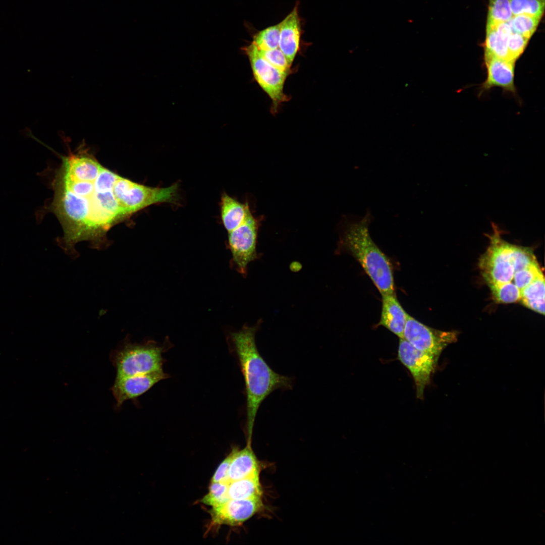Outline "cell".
<instances>
[{
    "mask_svg": "<svg viewBox=\"0 0 545 545\" xmlns=\"http://www.w3.org/2000/svg\"><path fill=\"white\" fill-rule=\"evenodd\" d=\"M62 159L48 209L56 215L63 230L60 247L75 259L79 255L75 246L81 241H88L98 250L105 249L109 245L107 232L128 216L114 193L119 175L84 150L62 156Z\"/></svg>",
    "mask_w": 545,
    "mask_h": 545,
    "instance_id": "obj_1",
    "label": "cell"
},
{
    "mask_svg": "<svg viewBox=\"0 0 545 545\" xmlns=\"http://www.w3.org/2000/svg\"><path fill=\"white\" fill-rule=\"evenodd\" d=\"M492 227L486 235L489 245L478 263L481 275L498 300L520 301L522 290L543 273L531 248L510 243L497 224L492 223Z\"/></svg>",
    "mask_w": 545,
    "mask_h": 545,
    "instance_id": "obj_2",
    "label": "cell"
},
{
    "mask_svg": "<svg viewBox=\"0 0 545 545\" xmlns=\"http://www.w3.org/2000/svg\"><path fill=\"white\" fill-rule=\"evenodd\" d=\"M258 327L245 325L230 335L245 382L248 439H251L256 414L262 402L276 390H290L293 387V379L273 370L259 353L255 338Z\"/></svg>",
    "mask_w": 545,
    "mask_h": 545,
    "instance_id": "obj_3",
    "label": "cell"
},
{
    "mask_svg": "<svg viewBox=\"0 0 545 545\" xmlns=\"http://www.w3.org/2000/svg\"><path fill=\"white\" fill-rule=\"evenodd\" d=\"M373 217L368 209L363 216L346 217L342 225L340 247L360 264L382 296L395 292L392 266L371 238L369 231Z\"/></svg>",
    "mask_w": 545,
    "mask_h": 545,
    "instance_id": "obj_4",
    "label": "cell"
},
{
    "mask_svg": "<svg viewBox=\"0 0 545 545\" xmlns=\"http://www.w3.org/2000/svg\"><path fill=\"white\" fill-rule=\"evenodd\" d=\"M164 347L153 341L133 343L128 336L110 354L116 378L162 370Z\"/></svg>",
    "mask_w": 545,
    "mask_h": 545,
    "instance_id": "obj_5",
    "label": "cell"
},
{
    "mask_svg": "<svg viewBox=\"0 0 545 545\" xmlns=\"http://www.w3.org/2000/svg\"><path fill=\"white\" fill-rule=\"evenodd\" d=\"M178 188L177 184L167 187H150L121 176L114 186L119 203L128 216L154 204L174 202Z\"/></svg>",
    "mask_w": 545,
    "mask_h": 545,
    "instance_id": "obj_6",
    "label": "cell"
},
{
    "mask_svg": "<svg viewBox=\"0 0 545 545\" xmlns=\"http://www.w3.org/2000/svg\"><path fill=\"white\" fill-rule=\"evenodd\" d=\"M242 49L248 58L255 81L271 99L275 112L280 104L287 100L284 86L289 73L277 69L267 62L253 43Z\"/></svg>",
    "mask_w": 545,
    "mask_h": 545,
    "instance_id": "obj_7",
    "label": "cell"
},
{
    "mask_svg": "<svg viewBox=\"0 0 545 545\" xmlns=\"http://www.w3.org/2000/svg\"><path fill=\"white\" fill-rule=\"evenodd\" d=\"M257 232V222L251 213L241 225L228 232L231 266L243 276L247 275L249 263L258 258Z\"/></svg>",
    "mask_w": 545,
    "mask_h": 545,
    "instance_id": "obj_8",
    "label": "cell"
},
{
    "mask_svg": "<svg viewBox=\"0 0 545 545\" xmlns=\"http://www.w3.org/2000/svg\"><path fill=\"white\" fill-rule=\"evenodd\" d=\"M455 331L430 328L408 314L404 338L416 349L439 358L444 349L457 340Z\"/></svg>",
    "mask_w": 545,
    "mask_h": 545,
    "instance_id": "obj_9",
    "label": "cell"
},
{
    "mask_svg": "<svg viewBox=\"0 0 545 545\" xmlns=\"http://www.w3.org/2000/svg\"><path fill=\"white\" fill-rule=\"evenodd\" d=\"M398 358L413 377L416 397L423 399L425 389L430 383L439 358L416 349L404 339H400Z\"/></svg>",
    "mask_w": 545,
    "mask_h": 545,
    "instance_id": "obj_10",
    "label": "cell"
},
{
    "mask_svg": "<svg viewBox=\"0 0 545 545\" xmlns=\"http://www.w3.org/2000/svg\"><path fill=\"white\" fill-rule=\"evenodd\" d=\"M262 508L261 497L230 499L221 505L212 507L210 514L215 524L236 526L250 519Z\"/></svg>",
    "mask_w": 545,
    "mask_h": 545,
    "instance_id": "obj_11",
    "label": "cell"
},
{
    "mask_svg": "<svg viewBox=\"0 0 545 545\" xmlns=\"http://www.w3.org/2000/svg\"><path fill=\"white\" fill-rule=\"evenodd\" d=\"M169 377L163 370L116 378L112 391L119 408L129 400H133L148 391L155 384Z\"/></svg>",
    "mask_w": 545,
    "mask_h": 545,
    "instance_id": "obj_12",
    "label": "cell"
},
{
    "mask_svg": "<svg viewBox=\"0 0 545 545\" xmlns=\"http://www.w3.org/2000/svg\"><path fill=\"white\" fill-rule=\"evenodd\" d=\"M486 77L481 84L480 94L498 87L505 92L516 94L514 83L515 62L484 55Z\"/></svg>",
    "mask_w": 545,
    "mask_h": 545,
    "instance_id": "obj_13",
    "label": "cell"
},
{
    "mask_svg": "<svg viewBox=\"0 0 545 545\" xmlns=\"http://www.w3.org/2000/svg\"><path fill=\"white\" fill-rule=\"evenodd\" d=\"M280 24L279 48L291 65L299 49L301 34L298 4L296 5Z\"/></svg>",
    "mask_w": 545,
    "mask_h": 545,
    "instance_id": "obj_14",
    "label": "cell"
},
{
    "mask_svg": "<svg viewBox=\"0 0 545 545\" xmlns=\"http://www.w3.org/2000/svg\"><path fill=\"white\" fill-rule=\"evenodd\" d=\"M407 315L395 293L382 296V308L378 325L386 328L399 339H403Z\"/></svg>",
    "mask_w": 545,
    "mask_h": 545,
    "instance_id": "obj_15",
    "label": "cell"
},
{
    "mask_svg": "<svg viewBox=\"0 0 545 545\" xmlns=\"http://www.w3.org/2000/svg\"><path fill=\"white\" fill-rule=\"evenodd\" d=\"M248 441L247 446L235 452L229 469L227 483L259 474V461Z\"/></svg>",
    "mask_w": 545,
    "mask_h": 545,
    "instance_id": "obj_16",
    "label": "cell"
},
{
    "mask_svg": "<svg viewBox=\"0 0 545 545\" xmlns=\"http://www.w3.org/2000/svg\"><path fill=\"white\" fill-rule=\"evenodd\" d=\"M511 32L508 21L487 24L484 55L510 61L508 51V42Z\"/></svg>",
    "mask_w": 545,
    "mask_h": 545,
    "instance_id": "obj_17",
    "label": "cell"
},
{
    "mask_svg": "<svg viewBox=\"0 0 545 545\" xmlns=\"http://www.w3.org/2000/svg\"><path fill=\"white\" fill-rule=\"evenodd\" d=\"M251 213L247 203H242L227 194H223L221 204V218L228 232L241 225Z\"/></svg>",
    "mask_w": 545,
    "mask_h": 545,
    "instance_id": "obj_18",
    "label": "cell"
},
{
    "mask_svg": "<svg viewBox=\"0 0 545 545\" xmlns=\"http://www.w3.org/2000/svg\"><path fill=\"white\" fill-rule=\"evenodd\" d=\"M544 278L541 274L522 290L520 301L531 310L544 315Z\"/></svg>",
    "mask_w": 545,
    "mask_h": 545,
    "instance_id": "obj_19",
    "label": "cell"
},
{
    "mask_svg": "<svg viewBox=\"0 0 545 545\" xmlns=\"http://www.w3.org/2000/svg\"><path fill=\"white\" fill-rule=\"evenodd\" d=\"M262 494L259 474L228 483V495L230 499L240 500L261 497Z\"/></svg>",
    "mask_w": 545,
    "mask_h": 545,
    "instance_id": "obj_20",
    "label": "cell"
},
{
    "mask_svg": "<svg viewBox=\"0 0 545 545\" xmlns=\"http://www.w3.org/2000/svg\"><path fill=\"white\" fill-rule=\"evenodd\" d=\"M280 28L279 23L259 31L254 35L252 42L260 50H270L278 48Z\"/></svg>",
    "mask_w": 545,
    "mask_h": 545,
    "instance_id": "obj_21",
    "label": "cell"
},
{
    "mask_svg": "<svg viewBox=\"0 0 545 545\" xmlns=\"http://www.w3.org/2000/svg\"><path fill=\"white\" fill-rule=\"evenodd\" d=\"M541 18L525 14L513 15L508 23L512 32L530 38L535 31Z\"/></svg>",
    "mask_w": 545,
    "mask_h": 545,
    "instance_id": "obj_22",
    "label": "cell"
},
{
    "mask_svg": "<svg viewBox=\"0 0 545 545\" xmlns=\"http://www.w3.org/2000/svg\"><path fill=\"white\" fill-rule=\"evenodd\" d=\"M513 16L510 0H489L487 24L507 22Z\"/></svg>",
    "mask_w": 545,
    "mask_h": 545,
    "instance_id": "obj_23",
    "label": "cell"
},
{
    "mask_svg": "<svg viewBox=\"0 0 545 545\" xmlns=\"http://www.w3.org/2000/svg\"><path fill=\"white\" fill-rule=\"evenodd\" d=\"M545 0H510L513 15L525 14L541 18Z\"/></svg>",
    "mask_w": 545,
    "mask_h": 545,
    "instance_id": "obj_24",
    "label": "cell"
},
{
    "mask_svg": "<svg viewBox=\"0 0 545 545\" xmlns=\"http://www.w3.org/2000/svg\"><path fill=\"white\" fill-rule=\"evenodd\" d=\"M230 500L228 495V483L211 482L208 493L200 502L206 505L214 507L221 505Z\"/></svg>",
    "mask_w": 545,
    "mask_h": 545,
    "instance_id": "obj_25",
    "label": "cell"
},
{
    "mask_svg": "<svg viewBox=\"0 0 545 545\" xmlns=\"http://www.w3.org/2000/svg\"><path fill=\"white\" fill-rule=\"evenodd\" d=\"M529 38L519 33L511 32L508 42L509 60L516 62L524 52Z\"/></svg>",
    "mask_w": 545,
    "mask_h": 545,
    "instance_id": "obj_26",
    "label": "cell"
},
{
    "mask_svg": "<svg viewBox=\"0 0 545 545\" xmlns=\"http://www.w3.org/2000/svg\"><path fill=\"white\" fill-rule=\"evenodd\" d=\"M258 50L262 57L272 66L282 71L289 73L291 65L279 47Z\"/></svg>",
    "mask_w": 545,
    "mask_h": 545,
    "instance_id": "obj_27",
    "label": "cell"
},
{
    "mask_svg": "<svg viewBox=\"0 0 545 545\" xmlns=\"http://www.w3.org/2000/svg\"><path fill=\"white\" fill-rule=\"evenodd\" d=\"M235 450V448H234L231 453L219 465L212 477L211 482L227 483L229 469Z\"/></svg>",
    "mask_w": 545,
    "mask_h": 545,
    "instance_id": "obj_28",
    "label": "cell"
}]
</instances>
